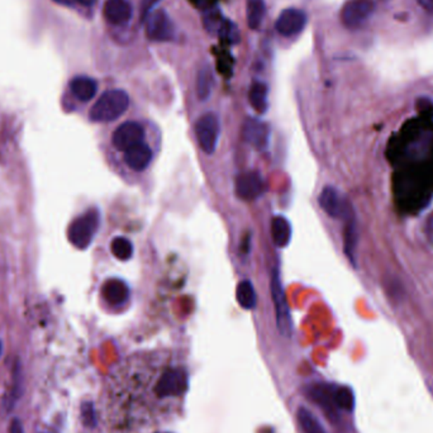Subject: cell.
Instances as JSON below:
<instances>
[{"label":"cell","mask_w":433,"mask_h":433,"mask_svg":"<svg viewBox=\"0 0 433 433\" xmlns=\"http://www.w3.org/2000/svg\"><path fill=\"white\" fill-rule=\"evenodd\" d=\"M188 390V368L174 355H133L108 382V427L113 433H144L168 426L182 415Z\"/></svg>","instance_id":"1"},{"label":"cell","mask_w":433,"mask_h":433,"mask_svg":"<svg viewBox=\"0 0 433 433\" xmlns=\"http://www.w3.org/2000/svg\"><path fill=\"white\" fill-rule=\"evenodd\" d=\"M130 106V96L125 90L113 89L101 95L90 109L89 117L93 122H112L118 120Z\"/></svg>","instance_id":"2"},{"label":"cell","mask_w":433,"mask_h":433,"mask_svg":"<svg viewBox=\"0 0 433 433\" xmlns=\"http://www.w3.org/2000/svg\"><path fill=\"white\" fill-rule=\"evenodd\" d=\"M99 226L101 213L96 208H92L85 213L79 215L76 220L71 222L69 227L68 236L71 245L79 250L88 249L89 246L92 245Z\"/></svg>","instance_id":"3"},{"label":"cell","mask_w":433,"mask_h":433,"mask_svg":"<svg viewBox=\"0 0 433 433\" xmlns=\"http://www.w3.org/2000/svg\"><path fill=\"white\" fill-rule=\"evenodd\" d=\"M374 11L372 0H347L341 11V20L346 28L356 30L369 20Z\"/></svg>","instance_id":"4"},{"label":"cell","mask_w":433,"mask_h":433,"mask_svg":"<svg viewBox=\"0 0 433 433\" xmlns=\"http://www.w3.org/2000/svg\"><path fill=\"white\" fill-rule=\"evenodd\" d=\"M195 133H196V139H198V144L201 146V150L208 155H212L217 149L218 137H220L218 117L214 113H206L201 115L196 122Z\"/></svg>","instance_id":"5"},{"label":"cell","mask_w":433,"mask_h":433,"mask_svg":"<svg viewBox=\"0 0 433 433\" xmlns=\"http://www.w3.org/2000/svg\"><path fill=\"white\" fill-rule=\"evenodd\" d=\"M270 287L275 313H277V327L283 334H289L290 330H291V320H290V313H289L288 301L285 298L283 284H282V280L279 277L277 269L272 270Z\"/></svg>","instance_id":"6"},{"label":"cell","mask_w":433,"mask_h":433,"mask_svg":"<svg viewBox=\"0 0 433 433\" xmlns=\"http://www.w3.org/2000/svg\"><path fill=\"white\" fill-rule=\"evenodd\" d=\"M320 206L331 218L346 220L352 211L351 204L339 190L333 187H326L318 196Z\"/></svg>","instance_id":"7"},{"label":"cell","mask_w":433,"mask_h":433,"mask_svg":"<svg viewBox=\"0 0 433 433\" xmlns=\"http://www.w3.org/2000/svg\"><path fill=\"white\" fill-rule=\"evenodd\" d=\"M146 34L151 41L166 42L174 38L175 27L169 14L163 11H156L151 13L146 18Z\"/></svg>","instance_id":"8"},{"label":"cell","mask_w":433,"mask_h":433,"mask_svg":"<svg viewBox=\"0 0 433 433\" xmlns=\"http://www.w3.org/2000/svg\"><path fill=\"white\" fill-rule=\"evenodd\" d=\"M307 20V14L301 9L287 8L277 17L275 30L283 37H293L304 30Z\"/></svg>","instance_id":"9"},{"label":"cell","mask_w":433,"mask_h":433,"mask_svg":"<svg viewBox=\"0 0 433 433\" xmlns=\"http://www.w3.org/2000/svg\"><path fill=\"white\" fill-rule=\"evenodd\" d=\"M144 127L141 126L137 122H126L123 125H120L113 133L114 147L117 150L125 151L126 152L128 149H131L134 144L144 142Z\"/></svg>","instance_id":"10"},{"label":"cell","mask_w":433,"mask_h":433,"mask_svg":"<svg viewBox=\"0 0 433 433\" xmlns=\"http://www.w3.org/2000/svg\"><path fill=\"white\" fill-rule=\"evenodd\" d=\"M103 14L111 25H126L132 18V4L128 0H107L103 6Z\"/></svg>","instance_id":"11"},{"label":"cell","mask_w":433,"mask_h":433,"mask_svg":"<svg viewBox=\"0 0 433 433\" xmlns=\"http://www.w3.org/2000/svg\"><path fill=\"white\" fill-rule=\"evenodd\" d=\"M264 190V182L258 172H246L237 179L236 193L241 199L253 201Z\"/></svg>","instance_id":"12"},{"label":"cell","mask_w":433,"mask_h":433,"mask_svg":"<svg viewBox=\"0 0 433 433\" xmlns=\"http://www.w3.org/2000/svg\"><path fill=\"white\" fill-rule=\"evenodd\" d=\"M101 295L104 301H107L111 306H122L125 304L130 298V288L125 280L113 277L109 279L106 283L103 284L101 288Z\"/></svg>","instance_id":"13"},{"label":"cell","mask_w":433,"mask_h":433,"mask_svg":"<svg viewBox=\"0 0 433 433\" xmlns=\"http://www.w3.org/2000/svg\"><path fill=\"white\" fill-rule=\"evenodd\" d=\"M244 136L249 144L261 150L266 147L269 141V128L260 120L249 118L244 125Z\"/></svg>","instance_id":"14"},{"label":"cell","mask_w":433,"mask_h":433,"mask_svg":"<svg viewBox=\"0 0 433 433\" xmlns=\"http://www.w3.org/2000/svg\"><path fill=\"white\" fill-rule=\"evenodd\" d=\"M345 232H344V251L346 258L356 268V250H358V231L355 213L352 212L345 220Z\"/></svg>","instance_id":"15"},{"label":"cell","mask_w":433,"mask_h":433,"mask_svg":"<svg viewBox=\"0 0 433 433\" xmlns=\"http://www.w3.org/2000/svg\"><path fill=\"white\" fill-rule=\"evenodd\" d=\"M126 163L134 171H144L152 160V150L149 144L141 142L126 151Z\"/></svg>","instance_id":"16"},{"label":"cell","mask_w":433,"mask_h":433,"mask_svg":"<svg viewBox=\"0 0 433 433\" xmlns=\"http://www.w3.org/2000/svg\"><path fill=\"white\" fill-rule=\"evenodd\" d=\"M70 90L80 101H92L98 92V82L89 76H76L70 82Z\"/></svg>","instance_id":"17"},{"label":"cell","mask_w":433,"mask_h":433,"mask_svg":"<svg viewBox=\"0 0 433 433\" xmlns=\"http://www.w3.org/2000/svg\"><path fill=\"white\" fill-rule=\"evenodd\" d=\"M22 388H23V377H22L20 365L17 363L13 369L11 389L6 393V398L3 401V407L6 409V412H11L14 408L15 403L18 402L19 398L22 396Z\"/></svg>","instance_id":"18"},{"label":"cell","mask_w":433,"mask_h":433,"mask_svg":"<svg viewBox=\"0 0 433 433\" xmlns=\"http://www.w3.org/2000/svg\"><path fill=\"white\" fill-rule=\"evenodd\" d=\"M271 236L274 244L283 249L285 246L289 245L290 237H291V227L287 218H284L282 215L275 217L271 223Z\"/></svg>","instance_id":"19"},{"label":"cell","mask_w":433,"mask_h":433,"mask_svg":"<svg viewBox=\"0 0 433 433\" xmlns=\"http://www.w3.org/2000/svg\"><path fill=\"white\" fill-rule=\"evenodd\" d=\"M246 14H247V23L252 31L258 30L264 22L266 6L265 0H246Z\"/></svg>","instance_id":"20"},{"label":"cell","mask_w":433,"mask_h":433,"mask_svg":"<svg viewBox=\"0 0 433 433\" xmlns=\"http://www.w3.org/2000/svg\"><path fill=\"white\" fill-rule=\"evenodd\" d=\"M249 101L258 113H265L268 109V87L265 82H255L249 92Z\"/></svg>","instance_id":"21"},{"label":"cell","mask_w":433,"mask_h":433,"mask_svg":"<svg viewBox=\"0 0 433 433\" xmlns=\"http://www.w3.org/2000/svg\"><path fill=\"white\" fill-rule=\"evenodd\" d=\"M236 296H237L239 306L244 309H252V308H255L256 303H258L256 291H255V288H253V285L250 280H244L239 284Z\"/></svg>","instance_id":"22"},{"label":"cell","mask_w":433,"mask_h":433,"mask_svg":"<svg viewBox=\"0 0 433 433\" xmlns=\"http://www.w3.org/2000/svg\"><path fill=\"white\" fill-rule=\"evenodd\" d=\"M213 88V73L209 66H204L199 70L196 76V94L201 101H206L209 98Z\"/></svg>","instance_id":"23"},{"label":"cell","mask_w":433,"mask_h":433,"mask_svg":"<svg viewBox=\"0 0 433 433\" xmlns=\"http://www.w3.org/2000/svg\"><path fill=\"white\" fill-rule=\"evenodd\" d=\"M223 22L225 18L217 6H214L203 11V23L206 27V31L209 32L211 34H218Z\"/></svg>","instance_id":"24"},{"label":"cell","mask_w":433,"mask_h":433,"mask_svg":"<svg viewBox=\"0 0 433 433\" xmlns=\"http://www.w3.org/2000/svg\"><path fill=\"white\" fill-rule=\"evenodd\" d=\"M111 250L114 255V258H118L120 261H127L132 258L133 244L126 237H115L111 244Z\"/></svg>","instance_id":"25"},{"label":"cell","mask_w":433,"mask_h":433,"mask_svg":"<svg viewBox=\"0 0 433 433\" xmlns=\"http://www.w3.org/2000/svg\"><path fill=\"white\" fill-rule=\"evenodd\" d=\"M333 398H334V404L337 408L344 409L347 412H351L353 409L355 398L350 388H346V387L336 388L333 391Z\"/></svg>","instance_id":"26"},{"label":"cell","mask_w":433,"mask_h":433,"mask_svg":"<svg viewBox=\"0 0 433 433\" xmlns=\"http://www.w3.org/2000/svg\"><path fill=\"white\" fill-rule=\"evenodd\" d=\"M218 36L228 44H236L239 41V28L231 20L225 19Z\"/></svg>","instance_id":"27"},{"label":"cell","mask_w":433,"mask_h":433,"mask_svg":"<svg viewBox=\"0 0 433 433\" xmlns=\"http://www.w3.org/2000/svg\"><path fill=\"white\" fill-rule=\"evenodd\" d=\"M299 418H301V427L304 429V432L306 433H325V431L322 429V427L320 426V423L314 420L313 415H310L309 412L307 410H301V415H299Z\"/></svg>","instance_id":"28"},{"label":"cell","mask_w":433,"mask_h":433,"mask_svg":"<svg viewBox=\"0 0 433 433\" xmlns=\"http://www.w3.org/2000/svg\"><path fill=\"white\" fill-rule=\"evenodd\" d=\"M160 0H142L141 1V19L142 22L146 20V18L151 14V11L153 9V6H156Z\"/></svg>","instance_id":"29"},{"label":"cell","mask_w":433,"mask_h":433,"mask_svg":"<svg viewBox=\"0 0 433 433\" xmlns=\"http://www.w3.org/2000/svg\"><path fill=\"white\" fill-rule=\"evenodd\" d=\"M396 282H398L396 279H391V282H390V284H388V285H387V289H388V294H389V296H391V298L394 296V299H396V301H398V299H402L403 289L401 284H399V285L396 287Z\"/></svg>","instance_id":"30"},{"label":"cell","mask_w":433,"mask_h":433,"mask_svg":"<svg viewBox=\"0 0 433 433\" xmlns=\"http://www.w3.org/2000/svg\"><path fill=\"white\" fill-rule=\"evenodd\" d=\"M9 433H25V428L19 420H13L9 426Z\"/></svg>","instance_id":"31"},{"label":"cell","mask_w":433,"mask_h":433,"mask_svg":"<svg viewBox=\"0 0 433 433\" xmlns=\"http://www.w3.org/2000/svg\"><path fill=\"white\" fill-rule=\"evenodd\" d=\"M76 1L80 3L84 6H94L95 3H96V0H76Z\"/></svg>","instance_id":"32"},{"label":"cell","mask_w":433,"mask_h":433,"mask_svg":"<svg viewBox=\"0 0 433 433\" xmlns=\"http://www.w3.org/2000/svg\"><path fill=\"white\" fill-rule=\"evenodd\" d=\"M421 3L428 11H433V0H421Z\"/></svg>","instance_id":"33"},{"label":"cell","mask_w":433,"mask_h":433,"mask_svg":"<svg viewBox=\"0 0 433 433\" xmlns=\"http://www.w3.org/2000/svg\"><path fill=\"white\" fill-rule=\"evenodd\" d=\"M428 226H429L427 228L428 234H429L431 239H433V214L431 215L429 220H428Z\"/></svg>","instance_id":"34"},{"label":"cell","mask_w":433,"mask_h":433,"mask_svg":"<svg viewBox=\"0 0 433 433\" xmlns=\"http://www.w3.org/2000/svg\"><path fill=\"white\" fill-rule=\"evenodd\" d=\"M54 1H55V3H57V4H60V6H71V4L74 3V0H54Z\"/></svg>","instance_id":"35"},{"label":"cell","mask_w":433,"mask_h":433,"mask_svg":"<svg viewBox=\"0 0 433 433\" xmlns=\"http://www.w3.org/2000/svg\"><path fill=\"white\" fill-rule=\"evenodd\" d=\"M0 353H1V344H0Z\"/></svg>","instance_id":"36"}]
</instances>
